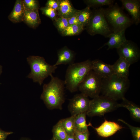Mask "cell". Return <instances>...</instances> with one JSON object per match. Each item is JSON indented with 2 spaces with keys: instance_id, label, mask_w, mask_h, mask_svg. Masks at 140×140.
Instances as JSON below:
<instances>
[{
  "instance_id": "83f0119b",
  "label": "cell",
  "mask_w": 140,
  "mask_h": 140,
  "mask_svg": "<svg viewBox=\"0 0 140 140\" xmlns=\"http://www.w3.org/2000/svg\"><path fill=\"white\" fill-rule=\"evenodd\" d=\"M43 14L54 21L58 17L57 11L50 7L46 6L40 8Z\"/></svg>"
},
{
  "instance_id": "8d00e7d4",
  "label": "cell",
  "mask_w": 140,
  "mask_h": 140,
  "mask_svg": "<svg viewBox=\"0 0 140 140\" xmlns=\"http://www.w3.org/2000/svg\"><path fill=\"white\" fill-rule=\"evenodd\" d=\"M51 140H57L55 138L53 137V138Z\"/></svg>"
},
{
  "instance_id": "f35d334b",
  "label": "cell",
  "mask_w": 140,
  "mask_h": 140,
  "mask_svg": "<svg viewBox=\"0 0 140 140\" xmlns=\"http://www.w3.org/2000/svg\"><path fill=\"white\" fill-rule=\"evenodd\" d=\"M0 84H1V83H0Z\"/></svg>"
},
{
  "instance_id": "74e56055",
  "label": "cell",
  "mask_w": 140,
  "mask_h": 140,
  "mask_svg": "<svg viewBox=\"0 0 140 140\" xmlns=\"http://www.w3.org/2000/svg\"><path fill=\"white\" fill-rule=\"evenodd\" d=\"M20 140H29L27 139L24 138V139H21Z\"/></svg>"
},
{
  "instance_id": "30bf717a",
  "label": "cell",
  "mask_w": 140,
  "mask_h": 140,
  "mask_svg": "<svg viewBox=\"0 0 140 140\" xmlns=\"http://www.w3.org/2000/svg\"><path fill=\"white\" fill-rule=\"evenodd\" d=\"M90 100L88 97L81 93L75 95L69 100L68 109L71 115L75 116L87 111Z\"/></svg>"
},
{
  "instance_id": "5bb4252c",
  "label": "cell",
  "mask_w": 140,
  "mask_h": 140,
  "mask_svg": "<svg viewBox=\"0 0 140 140\" xmlns=\"http://www.w3.org/2000/svg\"><path fill=\"white\" fill-rule=\"evenodd\" d=\"M125 30L121 31L112 32L107 38H109L108 41L105 43L99 50L106 46H108V50L118 48L127 40L125 35Z\"/></svg>"
},
{
  "instance_id": "4dcf8cb0",
  "label": "cell",
  "mask_w": 140,
  "mask_h": 140,
  "mask_svg": "<svg viewBox=\"0 0 140 140\" xmlns=\"http://www.w3.org/2000/svg\"><path fill=\"white\" fill-rule=\"evenodd\" d=\"M74 134L76 140H88L89 136V130L83 132L75 131Z\"/></svg>"
},
{
  "instance_id": "f546056e",
  "label": "cell",
  "mask_w": 140,
  "mask_h": 140,
  "mask_svg": "<svg viewBox=\"0 0 140 140\" xmlns=\"http://www.w3.org/2000/svg\"><path fill=\"white\" fill-rule=\"evenodd\" d=\"M23 1L25 8L27 10H34L39 9V3L37 0H23Z\"/></svg>"
},
{
  "instance_id": "9c48e42d",
  "label": "cell",
  "mask_w": 140,
  "mask_h": 140,
  "mask_svg": "<svg viewBox=\"0 0 140 140\" xmlns=\"http://www.w3.org/2000/svg\"><path fill=\"white\" fill-rule=\"evenodd\" d=\"M117 52L119 57H122L131 65L137 62L140 58V51L134 42L127 40L118 48Z\"/></svg>"
},
{
  "instance_id": "8992f818",
  "label": "cell",
  "mask_w": 140,
  "mask_h": 140,
  "mask_svg": "<svg viewBox=\"0 0 140 140\" xmlns=\"http://www.w3.org/2000/svg\"><path fill=\"white\" fill-rule=\"evenodd\" d=\"M86 27L87 32L92 36L101 35L107 38L113 32L105 17L104 8L101 7L95 9Z\"/></svg>"
},
{
  "instance_id": "ffe728a7",
  "label": "cell",
  "mask_w": 140,
  "mask_h": 140,
  "mask_svg": "<svg viewBox=\"0 0 140 140\" xmlns=\"http://www.w3.org/2000/svg\"><path fill=\"white\" fill-rule=\"evenodd\" d=\"M122 101L119 103V107L127 109L129 111L131 117L135 121L140 122V107L132 102L128 100L125 97L122 100Z\"/></svg>"
},
{
  "instance_id": "603a6c76",
  "label": "cell",
  "mask_w": 140,
  "mask_h": 140,
  "mask_svg": "<svg viewBox=\"0 0 140 140\" xmlns=\"http://www.w3.org/2000/svg\"><path fill=\"white\" fill-rule=\"evenodd\" d=\"M52 132L53 137L57 140H64L67 135L60 120L53 126Z\"/></svg>"
},
{
  "instance_id": "7c38bea8",
  "label": "cell",
  "mask_w": 140,
  "mask_h": 140,
  "mask_svg": "<svg viewBox=\"0 0 140 140\" xmlns=\"http://www.w3.org/2000/svg\"><path fill=\"white\" fill-rule=\"evenodd\" d=\"M123 127L114 122L108 121L106 119L99 127L94 128L97 134L103 137L110 136Z\"/></svg>"
},
{
  "instance_id": "d4e9b609",
  "label": "cell",
  "mask_w": 140,
  "mask_h": 140,
  "mask_svg": "<svg viewBox=\"0 0 140 140\" xmlns=\"http://www.w3.org/2000/svg\"><path fill=\"white\" fill-rule=\"evenodd\" d=\"M84 29V28L80 25H70L61 33L64 36H73L79 34Z\"/></svg>"
},
{
  "instance_id": "1f68e13d",
  "label": "cell",
  "mask_w": 140,
  "mask_h": 140,
  "mask_svg": "<svg viewBox=\"0 0 140 140\" xmlns=\"http://www.w3.org/2000/svg\"><path fill=\"white\" fill-rule=\"evenodd\" d=\"M59 0H48L46 3V6L57 11L59 7Z\"/></svg>"
},
{
  "instance_id": "3957f363",
  "label": "cell",
  "mask_w": 140,
  "mask_h": 140,
  "mask_svg": "<svg viewBox=\"0 0 140 140\" xmlns=\"http://www.w3.org/2000/svg\"><path fill=\"white\" fill-rule=\"evenodd\" d=\"M128 78L113 74L102 79L101 93L102 95L117 101L122 100L130 85Z\"/></svg>"
},
{
  "instance_id": "277c9868",
  "label": "cell",
  "mask_w": 140,
  "mask_h": 140,
  "mask_svg": "<svg viewBox=\"0 0 140 140\" xmlns=\"http://www.w3.org/2000/svg\"><path fill=\"white\" fill-rule=\"evenodd\" d=\"M27 61L31 69V72L26 77L32 79L34 82L41 85L44 80L55 73L57 66L47 63L43 57L29 56Z\"/></svg>"
},
{
  "instance_id": "5b68a950",
  "label": "cell",
  "mask_w": 140,
  "mask_h": 140,
  "mask_svg": "<svg viewBox=\"0 0 140 140\" xmlns=\"http://www.w3.org/2000/svg\"><path fill=\"white\" fill-rule=\"evenodd\" d=\"M104 13L113 32L125 30L133 24L131 19L124 13L116 3L104 9Z\"/></svg>"
},
{
  "instance_id": "7a4b0ae2",
  "label": "cell",
  "mask_w": 140,
  "mask_h": 140,
  "mask_svg": "<svg viewBox=\"0 0 140 140\" xmlns=\"http://www.w3.org/2000/svg\"><path fill=\"white\" fill-rule=\"evenodd\" d=\"M91 70V61L89 59L69 65L64 81L66 88L71 93L76 91L80 84Z\"/></svg>"
},
{
  "instance_id": "4316f807",
  "label": "cell",
  "mask_w": 140,
  "mask_h": 140,
  "mask_svg": "<svg viewBox=\"0 0 140 140\" xmlns=\"http://www.w3.org/2000/svg\"><path fill=\"white\" fill-rule=\"evenodd\" d=\"M54 21L58 31L61 33L69 25L67 18L58 16Z\"/></svg>"
},
{
  "instance_id": "836d02e7",
  "label": "cell",
  "mask_w": 140,
  "mask_h": 140,
  "mask_svg": "<svg viewBox=\"0 0 140 140\" xmlns=\"http://www.w3.org/2000/svg\"><path fill=\"white\" fill-rule=\"evenodd\" d=\"M12 132H6L0 129V140H6L9 135L13 134Z\"/></svg>"
},
{
  "instance_id": "484cf974",
  "label": "cell",
  "mask_w": 140,
  "mask_h": 140,
  "mask_svg": "<svg viewBox=\"0 0 140 140\" xmlns=\"http://www.w3.org/2000/svg\"><path fill=\"white\" fill-rule=\"evenodd\" d=\"M87 6L90 7L101 8L104 5L110 6L114 4L113 0H87L84 1Z\"/></svg>"
},
{
  "instance_id": "d6a6232c",
  "label": "cell",
  "mask_w": 140,
  "mask_h": 140,
  "mask_svg": "<svg viewBox=\"0 0 140 140\" xmlns=\"http://www.w3.org/2000/svg\"><path fill=\"white\" fill-rule=\"evenodd\" d=\"M67 19L69 25H76L82 26L78 20L76 13L72 16L67 18Z\"/></svg>"
},
{
  "instance_id": "cb8c5ba5",
  "label": "cell",
  "mask_w": 140,
  "mask_h": 140,
  "mask_svg": "<svg viewBox=\"0 0 140 140\" xmlns=\"http://www.w3.org/2000/svg\"><path fill=\"white\" fill-rule=\"evenodd\" d=\"M75 116H72L60 120L62 125L67 135L74 134Z\"/></svg>"
},
{
  "instance_id": "ac0fdd59",
  "label": "cell",
  "mask_w": 140,
  "mask_h": 140,
  "mask_svg": "<svg viewBox=\"0 0 140 140\" xmlns=\"http://www.w3.org/2000/svg\"><path fill=\"white\" fill-rule=\"evenodd\" d=\"M25 8L23 0H17L8 18L11 22L17 23L23 21Z\"/></svg>"
},
{
  "instance_id": "e0dca14e",
  "label": "cell",
  "mask_w": 140,
  "mask_h": 140,
  "mask_svg": "<svg viewBox=\"0 0 140 140\" xmlns=\"http://www.w3.org/2000/svg\"><path fill=\"white\" fill-rule=\"evenodd\" d=\"M31 28H36L41 23L38 10H29L25 8L23 21Z\"/></svg>"
},
{
  "instance_id": "8fae6325",
  "label": "cell",
  "mask_w": 140,
  "mask_h": 140,
  "mask_svg": "<svg viewBox=\"0 0 140 140\" xmlns=\"http://www.w3.org/2000/svg\"><path fill=\"white\" fill-rule=\"evenodd\" d=\"M124 8L131 15L132 23L136 25L140 22V0H120Z\"/></svg>"
},
{
  "instance_id": "2e32d148",
  "label": "cell",
  "mask_w": 140,
  "mask_h": 140,
  "mask_svg": "<svg viewBox=\"0 0 140 140\" xmlns=\"http://www.w3.org/2000/svg\"><path fill=\"white\" fill-rule=\"evenodd\" d=\"M58 59L54 65L57 66L61 64L69 65L74 63L75 57L74 52L65 46L59 50L57 53Z\"/></svg>"
},
{
  "instance_id": "7402d4cb",
  "label": "cell",
  "mask_w": 140,
  "mask_h": 140,
  "mask_svg": "<svg viewBox=\"0 0 140 140\" xmlns=\"http://www.w3.org/2000/svg\"><path fill=\"white\" fill-rule=\"evenodd\" d=\"M76 14L80 23L84 28L90 21L92 14V11L90 8L87 6L83 9L78 10Z\"/></svg>"
},
{
  "instance_id": "e575fe53",
  "label": "cell",
  "mask_w": 140,
  "mask_h": 140,
  "mask_svg": "<svg viewBox=\"0 0 140 140\" xmlns=\"http://www.w3.org/2000/svg\"><path fill=\"white\" fill-rule=\"evenodd\" d=\"M76 138L74 134L67 135L64 140H76Z\"/></svg>"
},
{
  "instance_id": "d590c367",
  "label": "cell",
  "mask_w": 140,
  "mask_h": 140,
  "mask_svg": "<svg viewBox=\"0 0 140 140\" xmlns=\"http://www.w3.org/2000/svg\"><path fill=\"white\" fill-rule=\"evenodd\" d=\"M2 72V66L0 65V76Z\"/></svg>"
},
{
  "instance_id": "44dd1931",
  "label": "cell",
  "mask_w": 140,
  "mask_h": 140,
  "mask_svg": "<svg viewBox=\"0 0 140 140\" xmlns=\"http://www.w3.org/2000/svg\"><path fill=\"white\" fill-rule=\"evenodd\" d=\"M86 113L78 114L75 116L74 128L75 131L83 132L88 130V127L92 126L90 123L87 124L86 122Z\"/></svg>"
},
{
  "instance_id": "4fadbf2b",
  "label": "cell",
  "mask_w": 140,
  "mask_h": 140,
  "mask_svg": "<svg viewBox=\"0 0 140 140\" xmlns=\"http://www.w3.org/2000/svg\"><path fill=\"white\" fill-rule=\"evenodd\" d=\"M92 70L102 79L114 74L112 66L97 59L91 61Z\"/></svg>"
},
{
  "instance_id": "9a60e30c",
  "label": "cell",
  "mask_w": 140,
  "mask_h": 140,
  "mask_svg": "<svg viewBox=\"0 0 140 140\" xmlns=\"http://www.w3.org/2000/svg\"><path fill=\"white\" fill-rule=\"evenodd\" d=\"M131 64L124 58L119 57L112 65L114 74L121 77L128 78Z\"/></svg>"
},
{
  "instance_id": "d6986e66",
  "label": "cell",
  "mask_w": 140,
  "mask_h": 140,
  "mask_svg": "<svg viewBox=\"0 0 140 140\" xmlns=\"http://www.w3.org/2000/svg\"><path fill=\"white\" fill-rule=\"evenodd\" d=\"M77 10L74 8L70 1L59 0L57 11L58 16L68 18L73 16Z\"/></svg>"
},
{
  "instance_id": "6da1fadb",
  "label": "cell",
  "mask_w": 140,
  "mask_h": 140,
  "mask_svg": "<svg viewBox=\"0 0 140 140\" xmlns=\"http://www.w3.org/2000/svg\"><path fill=\"white\" fill-rule=\"evenodd\" d=\"M50 76V82L43 86L40 98L49 109L61 110L65 100L64 81L52 74Z\"/></svg>"
},
{
  "instance_id": "f1b7e54d",
  "label": "cell",
  "mask_w": 140,
  "mask_h": 140,
  "mask_svg": "<svg viewBox=\"0 0 140 140\" xmlns=\"http://www.w3.org/2000/svg\"><path fill=\"white\" fill-rule=\"evenodd\" d=\"M118 121L127 125L130 129L134 140H140V128L132 126L123 120L119 119Z\"/></svg>"
},
{
  "instance_id": "52a82bcc",
  "label": "cell",
  "mask_w": 140,
  "mask_h": 140,
  "mask_svg": "<svg viewBox=\"0 0 140 140\" xmlns=\"http://www.w3.org/2000/svg\"><path fill=\"white\" fill-rule=\"evenodd\" d=\"M119 107V103L117 101L102 95H99L90 100L86 115L90 117L103 116Z\"/></svg>"
},
{
  "instance_id": "ab89813d",
  "label": "cell",
  "mask_w": 140,
  "mask_h": 140,
  "mask_svg": "<svg viewBox=\"0 0 140 140\" xmlns=\"http://www.w3.org/2000/svg\"></svg>"
},
{
  "instance_id": "ba28073f",
  "label": "cell",
  "mask_w": 140,
  "mask_h": 140,
  "mask_svg": "<svg viewBox=\"0 0 140 140\" xmlns=\"http://www.w3.org/2000/svg\"><path fill=\"white\" fill-rule=\"evenodd\" d=\"M102 79L91 70L80 84L78 90L88 97L94 98L101 93Z\"/></svg>"
}]
</instances>
